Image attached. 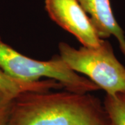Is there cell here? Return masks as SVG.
I'll list each match as a JSON object with an SVG mask.
<instances>
[{"label": "cell", "mask_w": 125, "mask_h": 125, "mask_svg": "<svg viewBox=\"0 0 125 125\" xmlns=\"http://www.w3.org/2000/svg\"><path fill=\"white\" fill-rule=\"evenodd\" d=\"M10 125H112L104 103L89 93L26 91L12 99Z\"/></svg>", "instance_id": "1"}, {"label": "cell", "mask_w": 125, "mask_h": 125, "mask_svg": "<svg viewBox=\"0 0 125 125\" xmlns=\"http://www.w3.org/2000/svg\"><path fill=\"white\" fill-rule=\"evenodd\" d=\"M0 67L8 75L21 81L33 82L47 77L72 92L85 93L100 89L89 79L72 70L59 55L47 61H38L20 53L6 44L1 37Z\"/></svg>", "instance_id": "2"}, {"label": "cell", "mask_w": 125, "mask_h": 125, "mask_svg": "<svg viewBox=\"0 0 125 125\" xmlns=\"http://www.w3.org/2000/svg\"><path fill=\"white\" fill-rule=\"evenodd\" d=\"M59 56L68 67L89 78L108 94L125 91V67L115 57L111 45L103 40L97 47L75 49L62 42Z\"/></svg>", "instance_id": "3"}, {"label": "cell", "mask_w": 125, "mask_h": 125, "mask_svg": "<svg viewBox=\"0 0 125 125\" xmlns=\"http://www.w3.org/2000/svg\"><path fill=\"white\" fill-rule=\"evenodd\" d=\"M45 9L54 22L75 36L83 46L97 47L104 40L99 38L77 0H45Z\"/></svg>", "instance_id": "4"}, {"label": "cell", "mask_w": 125, "mask_h": 125, "mask_svg": "<svg viewBox=\"0 0 125 125\" xmlns=\"http://www.w3.org/2000/svg\"><path fill=\"white\" fill-rule=\"evenodd\" d=\"M88 15L99 38L105 39L113 35L125 56V38L112 11L110 0H77Z\"/></svg>", "instance_id": "5"}, {"label": "cell", "mask_w": 125, "mask_h": 125, "mask_svg": "<svg viewBox=\"0 0 125 125\" xmlns=\"http://www.w3.org/2000/svg\"><path fill=\"white\" fill-rule=\"evenodd\" d=\"M62 88L63 86L60 82L51 79L33 82L17 80L8 75L0 67V90L12 97L26 91L46 92L52 90L61 89Z\"/></svg>", "instance_id": "6"}, {"label": "cell", "mask_w": 125, "mask_h": 125, "mask_svg": "<svg viewBox=\"0 0 125 125\" xmlns=\"http://www.w3.org/2000/svg\"><path fill=\"white\" fill-rule=\"evenodd\" d=\"M104 105L112 125H125V91L106 94Z\"/></svg>", "instance_id": "7"}, {"label": "cell", "mask_w": 125, "mask_h": 125, "mask_svg": "<svg viewBox=\"0 0 125 125\" xmlns=\"http://www.w3.org/2000/svg\"><path fill=\"white\" fill-rule=\"evenodd\" d=\"M13 98L0 90V125H10V107Z\"/></svg>", "instance_id": "8"}]
</instances>
